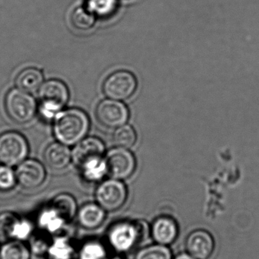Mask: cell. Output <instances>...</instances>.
Wrapping results in <instances>:
<instances>
[{
    "label": "cell",
    "instance_id": "25",
    "mask_svg": "<svg viewBox=\"0 0 259 259\" xmlns=\"http://www.w3.org/2000/svg\"><path fill=\"white\" fill-rule=\"evenodd\" d=\"M136 133L131 126H121L114 133V141L119 147H132L136 141Z\"/></svg>",
    "mask_w": 259,
    "mask_h": 259
},
{
    "label": "cell",
    "instance_id": "26",
    "mask_svg": "<svg viewBox=\"0 0 259 259\" xmlns=\"http://www.w3.org/2000/svg\"><path fill=\"white\" fill-rule=\"evenodd\" d=\"M88 9L94 15L100 17L109 16L115 11L117 0H88Z\"/></svg>",
    "mask_w": 259,
    "mask_h": 259
},
{
    "label": "cell",
    "instance_id": "16",
    "mask_svg": "<svg viewBox=\"0 0 259 259\" xmlns=\"http://www.w3.org/2000/svg\"><path fill=\"white\" fill-rule=\"evenodd\" d=\"M106 212L97 203H87L78 211V222L85 229H97L104 222Z\"/></svg>",
    "mask_w": 259,
    "mask_h": 259
},
{
    "label": "cell",
    "instance_id": "7",
    "mask_svg": "<svg viewBox=\"0 0 259 259\" xmlns=\"http://www.w3.org/2000/svg\"><path fill=\"white\" fill-rule=\"evenodd\" d=\"M137 80L128 71L120 70L109 74L103 83V92L111 100H126L136 91Z\"/></svg>",
    "mask_w": 259,
    "mask_h": 259
},
{
    "label": "cell",
    "instance_id": "5",
    "mask_svg": "<svg viewBox=\"0 0 259 259\" xmlns=\"http://www.w3.org/2000/svg\"><path fill=\"white\" fill-rule=\"evenodd\" d=\"M29 153V145L25 137L16 131H6L0 134V163L5 165H18Z\"/></svg>",
    "mask_w": 259,
    "mask_h": 259
},
{
    "label": "cell",
    "instance_id": "27",
    "mask_svg": "<svg viewBox=\"0 0 259 259\" xmlns=\"http://www.w3.org/2000/svg\"><path fill=\"white\" fill-rule=\"evenodd\" d=\"M17 183L16 174L10 166L0 164V192L11 191Z\"/></svg>",
    "mask_w": 259,
    "mask_h": 259
},
{
    "label": "cell",
    "instance_id": "17",
    "mask_svg": "<svg viewBox=\"0 0 259 259\" xmlns=\"http://www.w3.org/2000/svg\"><path fill=\"white\" fill-rule=\"evenodd\" d=\"M44 83V75L41 70L36 68H27L22 70L15 79V85L18 89L31 94L39 91Z\"/></svg>",
    "mask_w": 259,
    "mask_h": 259
},
{
    "label": "cell",
    "instance_id": "29",
    "mask_svg": "<svg viewBox=\"0 0 259 259\" xmlns=\"http://www.w3.org/2000/svg\"><path fill=\"white\" fill-rule=\"evenodd\" d=\"M173 259H196L193 258L192 255H190L189 253H181L179 255H178L176 258Z\"/></svg>",
    "mask_w": 259,
    "mask_h": 259
},
{
    "label": "cell",
    "instance_id": "28",
    "mask_svg": "<svg viewBox=\"0 0 259 259\" xmlns=\"http://www.w3.org/2000/svg\"><path fill=\"white\" fill-rule=\"evenodd\" d=\"M50 244H47L44 240H39V239H34L32 242V249L33 252L38 253H43L47 252Z\"/></svg>",
    "mask_w": 259,
    "mask_h": 259
},
{
    "label": "cell",
    "instance_id": "4",
    "mask_svg": "<svg viewBox=\"0 0 259 259\" xmlns=\"http://www.w3.org/2000/svg\"><path fill=\"white\" fill-rule=\"evenodd\" d=\"M4 106L9 118L18 124L30 122L38 111L34 98L29 93L18 88L11 89L6 94Z\"/></svg>",
    "mask_w": 259,
    "mask_h": 259
},
{
    "label": "cell",
    "instance_id": "15",
    "mask_svg": "<svg viewBox=\"0 0 259 259\" xmlns=\"http://www.w3.org/2000/svg\"><path fill=\"white\" fill-rule=\"evenodd\" d=\"M46 164L55 170L65 169L71 160V152L66 145L53 143L46 148L44 153Z\"/></svg>",
    "mask_w": 259,
    "mask_h": 259
},
{
    "label": "cell",
    "instance_id": "6",
    "mask_svg": "<svg viewBox=\"0 0 259 259\" xmlns=\"http://www.w3.org/2000/svg\"><path fill=\"white\" fill-rule=\"evenodd\" d=\"M97 203L106 211H117L123 208L128 199L126 185L118 180L109 179L99 184L95 192Z\"/></svg>",
    "mask_w": 259,
    "mask_h": 259
},
{
    "label": "cell",
    "instance_id": "8",
    "mask_svg": "<svg viewBox=\"0 0 259 259\" xmlns=\"http://www.w3.org/2000/svg\"><path fill=\"white\" fill-rule=\"evenodd\" d=\"M105 162L108 175L117 180L129 178L136 167V161L132 152L122 147L110 149L105 155Z\"/></svg>",
    "mask_w": 259,
    "mask_h": 259
},
{
    "label": "cell",
    "instance_id": "24",
    "mask_svg": "<svg viewBox=\"0 0 259 259\" xmlns=\"http://www.w3.org/2000/svg\"><path fill=\"white\" fill-rule=\"evenodd\" d=\"M105 246L99 241H89L81 247L79 259H106Z\"/></svg>",
    "mask_w": 259,
    "mask_h": 259
},
{
    "label": "cell",
    "instance_id": "9",
    "mask_svg": "<svg viewBox=\"0 0 259 259\" xmlns=\"http://www.w3.org/2000/svg\"><path fill=\"white\" fill-rule=\"evenodd\" d=\"M105 146L97 137L84 138L75 146L71 152V160L78 170L84 166L104 159Z\"/></svg>",
    "mask_w": 259,
    "mask_h": 259
},
{
    "label": "cell",
    "instance_id": "19",
    "mask_svg": "<svg viewBox=\"0 0 259 259\" xmlns=\"http://www.w3.org/2000/svg\"><path fill=\"white\" fill-rule=\"evenodd\" d=\"M50 205L56 209L67 222L77 214L78 206L76 199L71 195L61 193L53 198Z\"/></svg>",
    "mask_w": 259,
    "mask_h": 259
},
{
    "label": "cell",
    "instance_id": "18",
    "mask_svg": "<svg viewBox=\"0 0 259 259\" xmlns=\"http://www.w3.org/2000/svg\"><path fill=\"white\" fill-rule=\"evenodd\" d=\"M67 221L51 205L41 211L38 217V225L48 234H56L62 229Z\"/></svg>",
    "mask_w": 259,
    "mask_h": 259
},
{
    "label": "cell",
    "instance_id": "20",
    "mask_svg": "<svg viewBox=\"0 0 259 259\" xmlns=\"http://www.w3.org/2000/svg\"><path fill=\"white\" fill-rule=\"evenodd\" d=\"M47 253L50 259H72L75 249L67 237H59L50 243Z\"/></svg>",
    "mask_w": 259,
    "mask_h": 259
},
{
    "label": "cell",
    "instance_id": "11",
    "mask_svg": "<svg viewBox=\"0 0 259 259\" xmlns=\"http://www.w3.org/2000/svg\"><path fill=\"white\" fill-rule=\"evenodd\" d=\"M20 186L27 190L38 188L44 184L47 173L42 163L38 160L25 159L18 164L15 171Z\"/></svg>",
    "mask_w": 259,
    "mask_h": 259
},
{
    "label": "cell",
    "instance_id": "12",
    "mask_svg": "<svg viewBox=\"0 0 259 259\" xmlns=\"http://www.w3.org/2000/svg\"><path fill=\"white\" fill-rule=\"evenodd\" d=\"M31 232L32 225L28 221L19 219L12 212L0 214V238L23 241Z\"/></svg>",
    "mask_w": 259,
    "mask_h": 259
},
{
    "label": "cell",
    "instance_id": "10",
    "mask_svg": "<svg viewBox=\"0 0 259 259\" xmlns=\"http://www.w3.org/2000/svg\"><path fill=\"white\" fill-rule=\"evenodd\" d=\"M96 118L106 128L115 129L123 126L129 119V110L117 100H104L96 108Z\"/></svg>",
    "mask_w": 259,
    "mask_h": 259
},
{
    "label": "cell",
    "instance_id": "3",
    "mask_svg": "<svg viewBox=\"0 0 259 259\" xmlns=\"http://www.w3.org/2000/svg\"><path fill=\"white\" fill-rule=\"evenodd\" d=\"M144 227L140 222L121 221L113 225L108 230V244L118 253L130 252L141 241Z\"/></svg>",
    "mask_w": 259,
    "mask_h": 259
},
{
    "label": "cell",
    "instance_id": "30",
    "mask_svg": "<svg viewBox=\"0 0 259 259\" xmlns=\"http://www.w3.org/2000/svg\"><path fill=\"white\" fill-rule=\"evenodd\" d=\"M110 259H124V258H120V257H116V258H110Z\"/></svg>",
    "mask_w": 259,
    "mask_h": 259
},
{
    "label": "cell",
    "instance_id": "22",
    "mask_svg": "<svg viewBox=\"0 0 259 259\" xmlns=\"http://www.w3.org/2000/svg\"><path fill=\"white\" fill-rule=\"evenodd\" d=\"M71 24L75 28L79 30L91 29L95 22V16L88 7H78L71 14Z\"/></svg>",
    "mask_w": 259,
    "mask_h": 259
},
{
    "label": "cell",
    "instance_id": "1",
    "mask_svg": "<svg viewBox=\"0 0 259 259\" xmlns=\"http://www.w3.org/2000/svg\"><path fill=\"white\" fill-rule=\"evenodd\" d=\"M53 134L59 143L74 146L83 140L90 128V119L82 109L61 111L53 120Z\"/></svg>",
    "mask_w": 259,
    "mask_h": 259
},
{
    "label": "cell",
    "instance_id": "13",
    "mask_svg": "<svg viewBox=\"0 0 259 259\" xmlns=\"http://www.w3.org/2000/svg\"><path fill=\"white\" fill-rule=\"evenodd\" d=\"M214 240L205 230H196L187 237L186 249L187 253L196 259H208L214 250Z\"/></svg>",
    "mask_w": 259,
    "mask_h": 259
},
{
    "label": "cell",
    "instance_id": "21",
    "mask_svg": "<svg viewBox=\"0 0 259 259\" xmlns=\"http://www.w3.org/2000/svg\"><path fill=\"white\" fill-rule=\"evenodd\" d=\"M0 259H30V250L21 240H10L0 246Z\"/></svg>",
    "mask_w": 259,
    "mask_h": 259
},
{
    "label": "cell",
    "instance_id": "2",
    "mask_svg": "<svg viewBox=\"0 0 259 259\" xmlns=\"http://www.w3.org/2000/svg\"><path fill=\"white\" fill-rule=\"evenodd\" d=\"M38 112L45 121H53L69 99L68 87L62 80L52 79L43 83L38 91Z\"/></svg>",
    "mask_w": 259,
    "mask_h": 259
},
{
    "label": "cell",
    "instance_id": "14",
    "mask_svg": "<svg viewBox=\"0 0 259 259\" xmlns=\"http://www.w3.org/2000/svg\"><path fill=\"white\" fill-rule=\"evenodd\" d=\"M151 234L155 243L168 246L177 239L179 227L172 218L161 216L157 218L152 223Z\"/></svg>",
    "mask_w": 259,
    "mask_h": 259
},
{
    "label": "cell",
    "instance_id": "23",
    "mask_svg": "<svg viewBox=\"0 0 259 259\" xmlns=\"http://www.w3.org/2000/svg\"><path fill=\"white\" fill-rule=\"evenodd\" d=\"M135 259H173V255L168 246L155 243L140 249Z\"/></svg>",
    "mask_w": 259,
    "mask_h": 259
}]
</instances>
